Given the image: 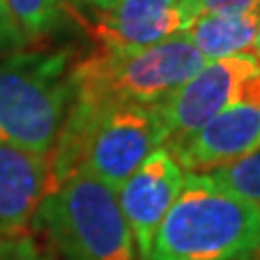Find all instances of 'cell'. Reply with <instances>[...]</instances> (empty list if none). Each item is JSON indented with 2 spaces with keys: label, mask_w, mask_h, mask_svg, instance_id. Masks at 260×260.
Listing matches in <instances>:
<instances>
[{
  "label": "cell",
  "mask_w": 260,
  "mask_h": 260,
  "mask_svg": "<svg viewBox=\"0 0 260 260\" xmlns=\"http://www.w3.org/2000/svg\"><path fill=\"white\" fill-rule=\"evenodd\" d=\"M28 42L26 32L15 22L5 0H0V48H22Z\"/></svg>",
  "instance_id": "obj_15"
},
{
  "label": "cell",
  "mask_w": 260,
  "mask_h": 260,
  "mask_svg": "<svg viewBox=\"0 0 260 260\" xmlns=\"http://www.w3.org/2000/svg\"><path fill=\"white\" fill-rule=\"evenodd\" d=\"M50 191V160L44 154L0 141V237L28 232Z\"/></svg>",
  "instance_id": "obj_9"
},
{
  "label": "cell",
  "mask_w": 260,
  "mask_h": 260,
  "mask_svg": "<svg viewBox=\"0 0 260 260\" xmlns=\"http://www.w3.org/2000/svg\"><path fill=\"white\" fill-rule=\"evenodd\" d=\"M0 260H56V256L37 243L32 234L18 232L0 237Z\"/></svg>",
  "instance_id": "obj_14"
},
{
  "label": "cell",
  "mask_w": 260,
  "mask_h": 260,
  "mask_svg": "<svg viewBox=\"0 0 260 260\" xmlns=\"http://www.w3.org/2000/svg\"><path fill=\"white\" fill-rule=\"evenodd\" d=\"M178 15H180L182 30L204 13H247L260 11V0H178Z\"/></svg>",
  "instance_id": "obj_13"
},
{
  "label": "cell",
  "mask_w": 260,
  "mask_h": 260,
  "mask_svg": "<svg viewBox=\"0 0 260 260\" xmlns=\"http://www.w3.org/2000/svg\"><path fill=\"white\" fill-rule=\"evenodd\" d=\"M186 172L167 148H156L117 189V202L139 260H150L152 241L184 186Z\"/></svg>",
  "instance_id": "obj_6"
},
{
  "label": "cell",
  "mask_w": 260,
  "mask_h": 260,
  "mask_svg": "<svg viewBox=\"0 0 260 260\" xmlns=\"http://www.w3.org/2000/svg\"><path fill=\"white\" fill-rule=\"evenodd\" d=\"M5 3L26 37H37L52 30L68 11V0H5Z\"/></svg>",
  "instance_id": "obj_11"
},
{
  "label": "cell",
  "mask_w": 260,
  "mask_h": 260,
  "mask_svg": "<svg viewBox=\"0 0 260 260\" xmlns=\"http://www.w3.org/2000/svg\"><path fill=\"white\" fill-rule=\"evenodd\" d=\"M30 225L61 260H139L117 191L87 169L48 191Z\"/></svg>",
  "instance_id": "obj_2"
},
{
  "label": "cell",
  "mask_w": 260,
  "mask_h": 260,
  "mask_svg": "<svg viewBox=\"0 0 260 260\" xmlns=\"http://www.w3.org/2000/svg\"><path fill=\"white\" fill-rule=\"evenodd\" d=\"M254 56L260 59V26H258V35H256V44H254Z\"/></svg>",
  "instance_id": "obj_17"
},
{
  "label": "cell",
  "mask_w": 260,
  "mask_h": 260,
  "mask_svg": "<svg viewBox=\"0 0 260 260\" xmlns=\"http://www.w3.org/2000/svg\"><path fill=\"white\" fill-rule=\"evenodd\" d=\"M258 72L254 54H239L228 59L206 61L195 74L182 83L165 100L154 104L156 115L165 128V145L182 143L208 119L230 104L243 100L247 80Z\"/></svg>",
  "instance_id": "obj_5"
},
{
  "label": "cell",
  "mask_w": 260,
  "mask_h": 260,
  "mask_svg": "<svg viewBox=\"0 0 260 260\" xmlns=\"http://www.w3.org/2000/svg\"><path fill=\"white\" fill-rule=\"evenodd\" d=\"M176 3L178 0H117L89 28L95 50L130 52L174 37L182 30Z\"/></svg>",
  "instance_id": "obj_8"
},
{
  "label": "cell",
  "mask_w": 260,
  "mask_h": 260,
  "mask_svg": "<svg viewBox=\"0 0 260 260\" xmlns=\"http://www.w3.org/2000/svg\"><path fill=\"white\" fill-rule=\"evenodd\" d=\"M258 254L260 204L225 191L206 174H186L154 234L150 260H254Z\"/></svg>",
  "instance_id": "obj_1"
},
{
  "label": "cell",
  "mask_w": 260,
  "mask_h": 260,
  "mask_svg": "<svg viewBox=\"0 0 260 260\" xmlns=\"http://www.w3.org/2000/svg\"><path fill=\"white\" fill-rule=\"evenodd\" d=\"M68 52L0 59V141L48 156L74 100Z\"/></svg>",
  "instance_id": "obj_4"
},
{
  "label": "cell",
  "mask_w": 260,
  "mask_h": 260,
  "mask_svg": "<svg viewBox=\"0 0 260 260\" xmlns=\"http://www.w3.org/2000/svg\"><path fill=\"white\" fill-rule=\"evenodd\" d=\"M206 59L184 30L130 52L93 50L72 65L74 100L87 104H158L186 83Z\"/></svg>",
  "instance_id": "obj_3"
},
{
  "label": "cell",
  "mask_w": 260,
  "mask_h": 260,
  "mask_svg": "<svg viewBox=\"0 0 260 260\" xmlns=\"http://www.w3.org/2000/svg\"><path fill=\"white\" fill-rule=\"evenodd\" d=\"M186 174H210L260 150V104H230L182 143L167 148Z\"/></svg>",
  "instance_id": "obj_7"
},
{
  "label": "cell",
  "mask_w": 260,
  "mask_h": 260,
  "mask_svg": "<svg viewBox=\"0 0 260 260\" xmlns=\"http://www.w3.org/2000/svg\"><path fill=\"white\" fill-rule=\"evenodd\" d=\"M83 3L91 5V7H95V9H100V11H107L117 3V0H83Z\"/></svg>",
  "instance_id": "obj_16"
},
{
  "label": "cell",
  "mask_w": 260,
  "mask_h": 260,
  "mask_svg": "<svg viewBox=\"0 0 260 260\" xmlns=\"http://www.w3.org/2000/svg\"><path fill=\"white\" fill-rule=\"evenodd\" d=\"M260 26V11L247 13H204L184 32L206 61L254 54Z\"/></svg>",
  "instance_id": "obj_10"
},
{
  "label": "cell",
  "mask_w": 260,
  "mask_h": 260,
  "mask_svg": "<svg viewBox=\"0 0 260 260\" xmlns=\"http://www.w3.org/2000/svg\"><path fill=\"white\" fill-rule=\"evenodd\" d=\"M206 176L215 184L223 186L225 191L237 193L241 198L260 204V150L237 162L219 167Z\"/></svg>",
  "instance_id": "obj_12"
}]
</instances>
